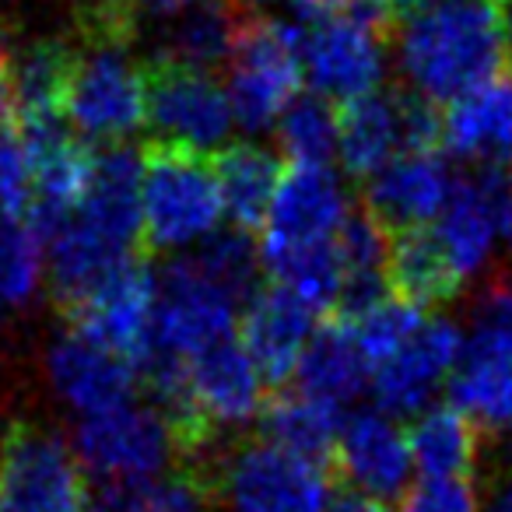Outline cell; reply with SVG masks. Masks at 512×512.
<instances>
[{"instance_id":"obj_1","label":"cell","mask_w":512,"mask_h":512,"mask_svg":"<svg viewBox=\"0 0 512 512\" xmlns=\"http://www.w3.org/2000/svg\"><path fill=\"white\" fill-rule=\"evenodd\" d=\"M505 57L509 39L491 0H428L400 29V71L435 106L498 81Z\"/></svg>"},{"instance_id":"obj_2","label":"cell","mask_w":512,"mask_h":512,"mask_svg":"<svg viewBox=\"0 0 512 512\" xmlns=\"http://www.w3.org/2000/svg\"><path fill=\"white\" fill-rule=\"evenodd\" d=\"M225 214L211 158L179 144L148 141L141 151V249L144 256L204 242Z\"/></svg>"},{"instance_id":"obj_3","label":"cell","mask_w":512,"mask_h":512,"mask_svg":"<svg viewBox=\"0 0 512 512\" xmlns=\"http://www.w3.org/2000/svg\"><path fill=\"white\" fill-rule=\"evenodd\" d=\"M302 85V32L278 15H242L228 53V106L249 134L281 120Z\"/></svg>"},{"instance_id":"obj_4","label":"cell","mask_w":512,"mask_h":512,"mask_svg":"<svg viewBox=\"0 0 512 512\" xmlns=\"http://www.w3.org/2000/svg\"><path fill=\"white\" fill-rule=\"evenodd\" d=\"M64 116L78 134L106 148L123 144L148 123L144 64L130 57V43H88L74 50Z\"/></svg>"},{"instance_id":"obj_5","label":"cell","mask_w":512,"mask_h":512,"mask_svg":"<svg viewBox=\"0 0 512 512\" xmlns=\"http://www.w3.org/2000/svg\"><path fill=\"white\" fill-rule=\"evenodd\" d=\"M0 512H88V474L60 435L36 425L4 435Z\"/></svg>"},{"instance_id":"obj_6","label":"cell","mask_w":512,"mask_h":512,"mask_svg":"<svg viewBox=\"0 0 512 512\" xmlns=\"http://www.w3.org/2000/svg\"><path fill=\"white\" fill-rule=\"evenodd\" d=\"M144 88H148V123L155 130L151 141L193 151L225 148L235 120L225 88L211 71L158 53L144 64Z\"/></svg>"},{"instance_id":"obj_7","label":"cell","mask_w":512,"mask_h":512,"mask_svg":"<svg viewBox=\"0 0 512 512\" xmlns=\"http://www.w3.org/2000/svg\"><path fill=\"white\" fill-rule=\"evenodd\" d=\"M74 456L92 481L137 484L165 474L172 435L155 407L120 404L81 418L74 432Z\"/></svg>"},{"instance_id":"obj_8","label":"cell","mask_w":512,"mask_h":512,"mask_svg":"<svg viewBox=\"0 0 512 512\" xmlns=\"http://www.w3.org/2000/svg\"><path fill=\"white\" fill-rule=\"evenodd\" d=\"M155 302H158V274L148 256H127L81 306L67 313L71 330L88 341L102 344L113 355L127 358L137 372V362L151 351L155 334Z\"/></svg>"},{"instance_id":"obj_9","label":"cell","mask_w":512,"mask_h":512,"mask_svg":"<svg viewBox=\"0 0 512 512\" xmlns=\"http://www.w3.org/2000/svg\"><path fill=\"white\" fill-rule=\"evenodd\" d=\"M327 477L271 442H246L214 484L228 512H327Z\"/></svg>"},{"instance_id":"obj_10","label":"cell","mask_w":512,"mask_h":512,"mask_svg":"<svg viewBox=\"0 0 512 512\" xmlns=\"http://www.w3.org/2000/svg\"><path fill=\"white\" fill-rule=\"evenodd\" d=\"M235 306L218 292L193 260H172L158 274V302H155V334L151 344L169 355L190 362L211 344L232 337Z\"/></svg>"},{"instance_id":"obj_11","label":"cell","mask_w":512,"mask_h":512,"mask_svg":"<svg viewBox=\"0 0 512 512\" xmlns=\"http://www.w3.org/2000/svg\"><path fill=\"white\" fill-rule=\"evenodd\" d=\"M386 71V36L355 22H316L302 32V74L316 95L334 102H355L372 95Z\"/></svg>"},{"instance_id":"obj_12","label":"cell","mask_w":512,"mask_h":512,"mask_svg":"<svg viewBox=\"0 0 512 512\" xmlns=\"http://www.w3.org/2000/svg\"><path fill=\"white\" fill-rule=\"evenodd\" d=\"M316 334V309H309L299 295L281 285H267L242 306L239 344L260 379L271 386H285L295 376L309 341Z\"/></svg>"},{"instance_id":"obj_13","label":"cell","mask_w":512,"mask_h":512,"mask_svg":"<svg viewBox=\"0 0 512 512\" xmlns=\"http://www.w3.org/2000/svg\"><path fill=\"white\" fill-rule=\"evenodd\" d=\"M463 348V334L456 323L449 320H425L414 337L376 365L372 376V393L379 400V411L393 414V418H407V414H421L439 383L456 369Z\"/></svg>"},{"instance_id":"obj_14","label":"cell","mask_w":512,"mask_h":512,"mask_svg":"<svg viewBox=\"0 0 512 512\" xmlns=\"http://www.w3.org/2000/svg\"><path fill=\"white\" fill-rule=\"evenodd\" d=\"M411 463L407 432L393 425L390 414L362 411L341 425L330 474L341 477V484L348 488L369 495L372 502H390V498H404Z\"/></svg>"},{"instance_id":"obj_15","label":"cell","mask_w":512,"mask_h":512,"mask_svg":"<svg viewBox=\"0 0 512 512\" xmlns=\"http://www.w3.org/2000/svg\"><path fill=\"white\" fill-rule=\"evenodd\" d=\"M348 218V193L327 165H292L281 172L264 246H302L330 242Z\"/></svg>"},{"instance_id":"obj_16","label":"cell","mask_w":512,"mask_h":512,"mask_svg":"<svg viewBox=\"0 0 512 512\" xmlns=\"http://www.w3.org/2000/svg\"><path fill=\"white\" fill-rule=\"evenodd\" d=\"M453 190L442 151H400L372 179H365V211L390 232L439 218Z\"/></svg>"},{"instance_id":"obj_17","label":"cell","mask_w":512,"mask_h":512,"mask_svg":"<svg viewBox=\"0 0 512 512\" xmlns=\"http://www.w3.org/2000/svg\"><path fill=\"white\" fill-rule=\"evenodd\" d=\"M46 372L60 400L81 411V418L127 404L137 386V372L127 358L113 355L74 330L57 337V344L46 355Z\"/></svg>"},{"instance_id":"obj_18","label":"cell","mask_w":512,"mask_h":512,"mask_svg":"<svg viewBox=\"0 0 512 512\" xmlns=\"http://www.w3.org/2000/svg\"><path fill=\"white\" fill-rule=\"evenodd\" d=\"M78 214L85 225H92L99 235L116 242L127 253L141 249V155L127 144H113L92 162L85 200L78 204Z\"/></svg>"},{"instance_id":"obj_19","label":"cell","mask_w":512,"mask_h":512,"mask_svg":"<svg viewBox=\"0 0 512 512\" xmlns=\"http://www.w3.org/2000/svg\"><path fill=\"white\" fill-rule=\"evenodd\" d=\"M186 369H190L193 400L214 428L242 425L264 407V379L249 362L246 348L232 337L193 355Z\"/></svg>"},{"instance_id":"obj_20","label":"cell","mask_w":512,"mask_h":512,"mask_svg":"<svg viewBox=\"0 0 512 512\" xmlns=\"http://www.w3.org/2000/svg\"><path fill=\"white\" fill-rule=\"evenodd\" d=\"M463 274L456 271L453 256L439 232L428 225L397 228L390 232V253H386V288L393 299L414 309L442 306L456 299Z\"/></svg>"},{"instance_id":"obj_21","label":"cell","mask_w":512,"mask_h":512,"mask_svg":"<svg viewBox=\"0 0 512 512\" xmlns=\"http://www.w3.org/2000/svg\"><path fill=\"white\" fill-rule=\"evenodd\" d=\"M43 246H46V274H50V295L64 309V316L74 306H81L127 256H134L116 246V242H109L106 235H99L92 225H85L78 214H71Z\"/></svg>"},{"instance_id":"obj_22","label":"cell","mask_w":512,"mask_h":512,"mask_svg":"<svg viewBox=\"0 0 512 512\" xmlns=\"http://www.w3.org/2000/svg\"><path fill=\"white\" fill-rule=\"evenodd\" d=\"M449 400L481 428L512 425V341L470 330L449 379Z\"/></svg>"},{"instance_id":"obj_23","label":"cell","mask_w":512,"mask_h":512,"mask_svg":"<svg viewBox=\"0 0 512 512\" xmlns=\"http://www.w3.org/2000/svg\"><path fill=\"white\" fill-rule=\"evenodd\" d=\"M260 432H264V442L330 474L337 435H341V407L309 397L302 390H278L260 407Z\"/></svg>"},{"instance_id":"obj_24","label":"cell","mask_w":512,"mask_h":512,"mask_svg":"<svg viewBox=\"0 0 512 512\" xmlns=\"http://www.w3.org/2000/svg\"><path fill=\"white\" fill-rule=\"evenodd\" d=\"M397 88L372 92L337 109V158L351 179H372L386 162L400 155Z\"/></svg>"},{"instance_id":"obj_25","label":"cell","mask_w":512,"mask_h":512,"mask_svg":"<svg viewBox=\"0 0 512 512\" xmlns=\"http://www.w3.org/2000/svg\"><path fill=\"white\" fill-rule=\"evenodd\" d=\"M446 148L484 165L512 162V88L488 81L477 92L449 102Z\"/></svg>"},{"instance_id":"obj_26","label":"cell","mask_w":512,"mask_h":512,"mask_svg":"<svg viewBox=\"0 0 512 512\" xmlns=\"http://www.w3.org/2000/svg\"><path fill=\"white\" fill-rule=\"evenodd\" d=\"M211 169L221 190V207H225L232 228H242L249 235L256 228H264L281 179L278 158L253 141H235L214 155Z\"/></svg>"},{"instance_id":"obj_27","label":"cell","mask_w":512,"mask_h":512,"mask_svg":"<svg viewBox=\"0 0 512 512\" xmlns=\"http://www.w3.org/2000/svg\"><path fill=\"white\" fill-rule=\"evenodd\" d=\"M414 467L425 477L446 481V477H470L484 446V428L460 407H432L421 411L407 432Z\"/></svg>"},{"instance_id":"obj_28","label":"cell","mask_w":512,"mask_h":512,"mask_svg":"<svg viewBox=\"0 0 512 512\" xmlns=\"http://www.w3.org/2000/svg\"><path fill=\"white\" fill-rule=\"evenodd\" d=\"M299 390L316 400H327L334 407H344L365 390L369 383V362L358 351L355 337L344 323L323 320L302 355L299 369Z\"/></svg>"},{"instance_id":"obj_29","label":"cell","mask_w":512,"mask_h":512,"mask_svg":"<svg viewBox=\"0 0 512 512\" xmlns=\"http://www.w3.org/2000/svg\"><path fill=\"white\" fill-rule=\"evenodd\" d=\"M207 498H211V484L200 470L190 467L137 484L88 477V512H204Z\"/></svg>"},{"instance_id":"obj_30","label":"cell","mask_w":512,"mask_h":512,"mask_svg":"<svg viewBox=\"0 0 512 512\" xmlns=\"http://www.w3.org/2000/svg\"><path fill=\"white\" fill-rule=\"evenodd\" d=\"M260 264L274 278V285L299 295L316 313H330L341 295L344 271L334 239L302 242V246H264L260 242Z\"/></svg>"},{"instance_id":"obj_31","label":"cell","mask_w":512,"mask_h":512,"mask_svg":"<svg viewBox=\"0 0 512 512\" xmlns=\"http://www.w3.org/2000/svg\"><path fill=\"white\" fill-rule=\"evenodd\" d=\"M74 50L60 39H39L25 50L11 53V81H15L18 120L29 116H64V95L71 81Z\"/></svg>"},{"instance_id":"obj_32","label":"cell","mask_w":512,"mask_h":512,"mask_svg":"<svg viewBox=\"0 0 512 512\" xmlns=\"http://www.w3.org/2000/svg\"><path fill=\"white\" fill-rule=\"evenodd\" d=\"M242 15L246 11L235 0H204L197 8L183 11V18L165 36L162 57H172L179 64H190L214 74V67L228 64V53H232V39Z\"/></svg>"},{"instance_id":"obj_33","label":"cell","mask_w":512,"mask_h":512,"mask_svg":"<svg viewBox=\"0 0 512 512\" xmlns=\"http://www.w3.org/2000/svg\"><path fill=\"white\" fill-rule=\"evenodd\" d=\"M439 239L446 242L449 256H453L456 271L467 278V274H477L484 264H488L491 249L498 242V228L491 221L488 207H484L481 193H477L474 179H453V190H449V200L439 214Z\"/></svg>"},{"instance_id":"obj_34","label":"cell","mask_w":512,"mask_h":512,"mask_svg":"<svg viewBox=\"0 0 512 512\" xmlns=\"http://www.w3.org/2000/svg\"><path fill=\"white\" fill-rule=\"evenodd\" d=\"M193 267L218 288L225 299H232V306H246L256 292H260V249L253 246V235L242 228H221L211 232L197 246V253L190 256Z\"/></svg>"},{"instance_id":"obj_35","label":"cell","mask_w":512,"mask_h":512,"mask_svg":"<svg viewBox=\"0 0 512 512\" xmlns=\"http://www.w3.org/2000/svg\"><path fill=\"white\" fill-rule=\"evenodd\" d=\"M278 141L295 165H327L337 155V109L323 95H295L278 120Z\"/></svg>"},{"instance_id":"obj_36","label":"cell","mask_w":512,"mask_h":512,"mask_svg":"<svg viewBox=\"0 0 512 512\" xmlns=\"http://www.w3.org/2000/svg\"><path fill=\"white\" fill-rule=\"evenodd\" d=\"M43 281V242L22 218L0 214V313L25 306Z\"/></svg>"},{"instance_id":"obj_37","label":"cell","mask_w":512,"mask_h":512,"mask_svg":"<svg viewBox=\"0 0 512 512\" xmlns=\"http://www.w3.org/2000/svg\"><path fill=\"white\" fill-rule=\"evenodd\" d=\"M341 256L344 281H386V253H390V228L372 218L365 207L348 211L334 235Z\"/></svg>"},{"instance_id":"obj_38","label":"cell","mask_w":512,"mask_h":512,"mask_svg":"<svg viewBox=\"0 0 512 512\" xmlns=\"http://www.w3.org/2000/svg\"><path fill=\"white\" fill-rule=\"evenodd\" d=\"M421 323H425L421 309L407 306V302H400V299H383L376 309H369L362 320L351 323L348 330H351V337H355L358 351L365 355V362H369V369H376V365H383L386 358H393L411 341Z\"/></svg>"},{"instance_id":"obj_39","label":"cell","mask_w":512,"mask_h":512,"mask_svg":"<svg viewBox=\"0 0 512 512\" xmlns=\"http://www.w3.org/2000/svg\"><path fill=\"white\" fill-rule=\"evenodd\" d=\"M32 207V165L18 127L0 130V214L29 218Z\"/></svg>"},{"instance_id":"obj_40","label":"cell","mask_w":512,"mask_h":512,"mask_svg":"<svg viewBox=\"0 0 512 512\" xmlns=\"http://www.w3.org/2000/svg\"><path fill=\"white\" fill-rule=\"evenodd\" d=\"M400 502L404 512H477V491L470 477H446V481L425 477L411 491H404Z\"/></svg>"},{"instance_id":"obj_41","label":"cell","mask_w":512,"mask_h":512,"mask_svg":"<svg viewBox=\"0 0 512 512\" xmlns=\"http://www.w3.org/2000/svg\"><path fill=\"white\" fill-rule=\"evenodd\" d=\"M116 4H123V8L141 22V15H183V11L197 8L204 0H116ZM235 4H239V0H235Z\"/></svg>"},{"instance_id":"obj_42","label":"cell","mask_w":512,"mask_h":512,"mask_svg":"<svg viewBox=\"0 0 512 512\" xmlns=\"http://www.w3.org/2000/svg\"><path fill=\"white\" fill-rule=\"evenodd\" d=\"M379 4H386L390 11H418L428 0H379Z\"/></svg>"},{"instance_id":"obj_43","label":"cell","mask_w":512,"mask_h":512,"mask_svg":"<svg viewBox=\"0 0 512 512\" xmlns=\"http://www.w3.org/2000/svg\"><path fill=\"white\" fill-rule=\"evenodd\" d=\"M491 512H512V484L505 491H498L495 505H491Z\"/></svg>"},{"instance_id":"obj_44","label":"cell","mask_w":512,"mask_h":512,"mask_svg":"<svg viewBox=\"0 0 512 512\" xmlns=\"http://www.w3.org/2000/svg\"><path fill=\"white\" fill-rule=\"evenodd\" d=\"M502 25H505V39L512 46V0H502Z\"/></svg>"},{"instance_id":"obj_45","label":"cell","mask_w":512,"mask_h":512,"mask_svg":"<svg viewBox=\"0 0 512 512\" xmlns=\"http://www.w3.org/2000/svg\"><path fill=\"white\" fill-rule=\"evenodd\" d=\"M379 512H390V509H386V505H379Z\"/></svg>"},{"instance_id":"obj_46","label":"cell","mask_w":512,"mask_h":512,"mask_svg":"<svg viewBox=\"0 0 512 512\" xmlns=\"http://www.w3.org/2000/svg\"><path fill=\"white\" fill-rule=\"evenodd\" d=\"M491 4H502V0H491Z\"/></svg>"}]
</instances>
